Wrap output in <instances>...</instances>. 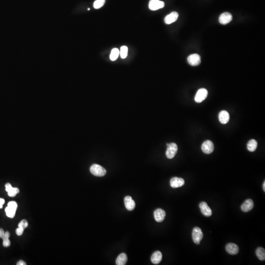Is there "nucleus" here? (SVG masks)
Masks as SVG:
<instances>
[{"instance_id": "obj_1", "label": "nucleus", "mask_w": 265, "mask_h": 265, "mask_svg": "<svg viewBox=\"0 0 265 265\" xmlns=\"http://www.w3.org/2000/svg\"><path fill=\"white\" fill-rule=\"evenodd\" d=\"M90 172L95 176L102 177L106 175L107 171L104 167L99 164H93L90 168Z\"/></svg>"}, {"instance_id": "obj_2", "label": "nucleus", "mask_w": 265, "mask_h": 265, "mask_svg": "<svg viewBox=\"0 0 265 265\" xmlns=\"http://www.w3.org/2000/svg\"><path fill=\"white\" fill-rule=\"evenodd\" d=\"M203 237L202 230L200 228L195 227L192 232V238L194 242L197 245H199Z\"/></svg>"}, {"instance_id": "obj_3", "label": "nucleus", "mask_w": 265, "mask_h": 265, "mask_svg": "<svg viewBox=\"0 0 265 265\" xmlns=\"http://www.w3.org/2000/svg\"><path fill=\"white\" fill-rule=\"evenodd\" d=\"M167 148L166 151V155L168 159L173 158L176 154L178 151V146L175 143H171L170 144H167Z\"/></svg>"}, {"instance_id": "obj_4", "label": "nucleus", "mask_w": 265, "mask_h": 265, "mask_svg": "<svg viewBox=\"0 0 265 265\" xmlns=\"http://www.w3.org/2000/svg\"><path fill=\"white\" fill-rule=\"evenodd\" d=\"M207 95L208 91L207 89H199L195 95L194 100L196 102H202L207 97Z\"/></svg>"}, {"instance_id": "obj_5", "label": "nucleus", "mask_w": 265, "mask_h": 265, "mask_svg": "<svg viewBox=\"0 0 265 265\" xmlns=\"http://www.w3.org/2000/svg\"><path fill=\"white\" fill-rule=\"evenodd\" d=\"M201 149L203 153L206 154H210L212 153L214 150V146L213 142L209 140L205 141L202 143Z\"/></svg>"}, {"instance_id": "obj_6", "label": "nucleus", "mask_w": 265, "mask_h": 265, "mask_svg": "<svg viewBox=\"0 0 265 265\" xmlns=\"http://www.w3.org/2000/svg\"><path fill=\"white\" fill-rule=\"evenodd\" d=\"M164 7V2L160 0H150L149 3V8L151 11H157Z\"/></svg>"}, {"instance_id": "obj_7", "label": "nucleus", "mask_w": 265, "mask_h": 265, "mask_svg": "<svg viewBox=\"0 0 265 265\" xmlns=\"http://www.w3.org/2000/svg\"><path fill=\"white\" fill-rule=\"evenodd\" d=\"M187 60L188 63L191 66H197L201 63L200 56L197 54L189 56Z\"/></svg>"}, {"instance_id": "obj_8", "label": "nucleus", "mask_w": 265, "mask_h": 265, "mask_svg": "<svg viewBox=\"0 0 265 265\" xmlns=\"http://www.w3.org/2000/svg\"><path fill=\"white\" fill-rule=\"evenodd\" d=\"M199 208L200 209L201 213L204 216L207 217L211 216L212 215V211L206 202H201L199 204Z\"/></svg>"}, {"instance_id": "obj_9", "label": "nucleus", "mask_w": 265, "mask_h": 265, "mask_svg": "<svg viewBox=\"0 0 265 265\" xmlns=\"http://www.w3.org/2000/svg\"><path fill=\"white\" fill-rule=\"evenodd\" d=\"M166 212L161 209H157L154 213V217L156 221L161 222L164 220L166 217Z\"/></svg>"}, {"instance_id": "obj_10", "label": "nucleus", "mask_w": 265, "mask_h": 265, "mask_svg": "<svg viewBox=\"0 0 265 265\" xmlns=\"http://www.w3.org/2000/svg\"><path fill=\"white\" fill-rule=\"evenodd\" d=\"M232 20V15L229 12H224L219 16V23L222 25H226L230 23Z\"/></svg>"}, {"instance_id": "obj_11", "label": "nucleus", "mask_w": 265, "mask_h": 265, "mask_svg": "<svg viewBox=\"0 0 265 265\" xmlns=\"http://www.w3.org/2000/svg\"><path fill=\"white\" fill-rule=\"evenodd\" d=\"M170 184L173 188L181 187L185 184V181L183 178L178 177H173L170 180Z\"/></svg>"}, {"instance_id": "obj_12", "label": "nucleus", "mask_w": 265, "mask_h": 265, "mask_svg": "<svg viewBox=\"0 0 265 265\" xmlns=\"http://www.w3.org/2000/svg\"><path fill=\"white\" fill-rule=\"evenodd\" d=\"M125 207L130 211H132L135 209L136 203L130 196H127L124 198Z\"/></svg>"}, {"instance_id": "obj_13", "label": "nucleus", "mask_w": 265, "mask_h": 265, "mask_svg": "<svg viewBox=\"0 0 265 265\" xmlns=\"http://www.w3.org/2000/svg\"><path fill=\"white\" fill-rule=\"evenodd\" d=\"M226 250L230 255H236L238 253L239 248L237 245L234 243H229L226 245Z\"/></svg>"}, {"instance_id": "obj_14", "label": "nucleus", "mask_w": 265, "mask_h": 265, "mask_svg": "<svg viewBox=\"0 0 265 265\" xmlns=\"http://www.w3.org/2000/svg\"><path fill=\"white\" fill-rule=\"evenodd\" d=\"M254 202L252 199H248L245 201L241 206V210L244 212H248L253 209Z\"/></svg>"}, {"instance_id": "obj_15", "label": "nucleus", "mask_w": 265, "mask_h": 265, "mask_svg": "<svg viewBox=\"0 0 265 265\" xmlns=\"http://www.w3.org/2000/svg\"><path fill=\"white\" fill-rule=\"evenodd\" d=\"M179 14L177 12H172L164 18V22L167 24H170L177 20Z\"/></svg>"}, {"instance_id": "obj_16", "label": "nucleus", "mask_w": 265, "mask_h": 265, "mask_svg": "<svg viewBox=\"0 0 265 265\" xmlns=\"http://www.w3.org/2000/svg\"><path fill=\"white\" fill-rule=\"evenodd\" d=\"M218 118L220 122L222 124H225L228 122L230 116L229 114L226 110H222L219 113Z\"/></svg>"}, {"instance_id": "obj_17", "label": "nucleus", "mask_w": 265, "mask_h": 265, "mask_svg": "<svg viewBox=\"0 0 265 265\" xmlns=\"http://www.w3.org/2000/svg\"><path fill=\"white\" fill-rule=\"evenodd\" d=\"M162 254L159 251H157L154 252L153 254L151 256V261L152 263L155 265H157L161 262L162 259Z\"/></svg>"}, {"instance_id": "obj_18", "label": "nucleus", "mask_w": 265, "mask_h": 265, "mask_svg": "<svg viewBox=\"0 0 265 265\" xmlns=\"http://www.w3.org/2000/svg\"><path fill=\"white\" fill-rule=\"evenodd\" d=\"M128 260V258L125 253H122L119 255L116 260V264L117 265H124Z\"/></svg>"}, {"instance_id": "obj_19", "label": "nucleus", "mask_w": 265, "mask_h": 265, "mask_svg": "<svg viewBox=\"0 0 265 265\" xmlns=\"http://www.w3.org/2000/svg\"><path fill=\"white\" fill-rule=\"evenodd\" d=\"M258 143L256 140H251L248 141L247 144V148L248 151L250 152H254L257 148Z\"/></svg>"}, {"instance_id": "obj_20", "label": "nucleus", "mask_w": 265, "mask_h": 265, "mask_svg": "<svg viewBox=\"0 0 265 265\" xmlns=\"http://www.w3.org/2000/svg\"><path fill=\"white\" fill-rule=\"evenodd\" d=\"M256 254L261 261L265 260V250L263 248L261 247L258 248L256 250Z\"/></svg>"}, {"instance_id": "obj_21", "label": "nucleus", "mask_w": 265, "mask_h": 265, "mask_svg": "<svg viewBox=\"0 0 265 265\" xmlns=\"http://www.w3.org/2000/svg\"><path fill=\"white\" fill-rule=\"evenodd\" d=\"M16 210H17V209L8 206L5 209V212L7 217L10 218H14L15 215Z\"/></svg>"}, {"instance_id": "obj_22", "label": "nucleus", "mask_w": 265, "mask_h": 265, "mask_svg": "<svg viewBox=\"0 0 265 265\" xmlns=\"http://www.w3.org/2000/svg\"><path fill=\"white\" fill-rule=\"evenodd\" d=\"M119 55V50L117 48L112 49L110 55V59L111 61H115L118 59Z\"/></svg>"}, {"instance_id": "obj_23", "label": "nucleus", "mask_w": 265, "mask_h": 265, "mask_svg": "<svg viewBox=\"0 0 265 265\" xmlns=\"http://www.w3.org/2000/svg\"><path fill=\"white\" fill-rule=\"evenodd\" d=\"M128 47L126 46H123L120 48L119 51V55L122 59H125L128 55Z\"/></svg>"}, {"instance_id": "obj_24", "label": "nucleus", "mask_w": 265, "mask_h": 265, "mask_svg": "<svg viewBox=\"0 0 265 265\" xmlns=\"http://www.w3.org/2000/svg\"><path fill=\"white\" fill-rule=\"evenodd\" d=\"M106 0H96L93 4V7L95 9L101 8L105 4Z\"/></svg>"}, {"instance_id": "obj_25", "label": "nucleus", "mask_w": 265, "mask_h": 265, "mask_svg": "<svg viewBox=\"0 0 265 265\" xmlns=\"http://www.w3.org/2000/svg\"><path fill=\"white\" fill-rule=\"evenodd\" d=\"M8 195L11 197H15L17 194L19 192V190L17 188H12L10 191H8Z\"/></svg>"}, {"instance_id": "obj_26", "label": "nucleus", "mask_w": 265, "mask_h": 265, "mask_svg": "<svg viewBox=\"0 0 265 265\" xmlns=\"http://www.w3.org/2000/svg\"><path fill=\"white\" fill-rule=\"evenodd\" d=\"M28 226V222L26 219H23L22 221H21L18 224V227L22 228L24 229L27 228Z\"/></svg>"}, {"instance_id": "obj_27", "label": "nucleus", "mask_w": 265, "mask_h": 265, "mask_svg": "<svg viewBox=\"0 0 265 265\" xmlns=\"http://www.w3.org/2000/svg\"><path fill=\"white\" fill-rule=\"evenodd\" d=\"M3 245L5 248L8 247L11 245V241H10L9 239H3Z\"/></svg>"}, {"instance_id": "obj_28", "label": "nucleus", "mask_w": 265, "mask_h": 265, "mask_svg": "<svg viewBox=\"0 0 265 265\" xmlns=\"http://www.w3.org/2000/svg\"><path fill=\"white\" fill-rule=\"evenodd\" d=\"M24 229L22 228L18 227L17 229H16V233L18 236H21L23 234V232H24Z\"/></svg>"}, {"instance_id": "obj_29", "label": "nucleus", "mask_w": 265, "mask_h": 265, "mask_svg": "<svg viewBox=\"0 0 265 265\" xmlns=\"http://www.w3.org/2000/svg\"><path fill=\"white\" fill-rule=\"evenodd\" d=\"M5 191H6L7 192H8V191H10V190L13 188L10 183H7V184H6L5 185Z\"/></svg>"}, {"instance_id": "obj_30", "label": "nucleus", "mask_w": 265, "mask_h": 265, "mask_svg": "<svg viewBox=\"0 0 265 265\" xmlns=\"http://www.w3.org/2000/svg\"><path fill=\"white\" fill-rule=\"evenodd\" d=\"M10 237V233L9 232L7 231L5 232L4 235L3 236L2 239H9Z\"/></svg>"}, {"instance_id": "obj_31", "label": "nucleus", "mask_w": 265, "mask_h": 265, "mask_svg": "<svg viewBox=\"0 0 265 265\" xmlns=\"http://www.w3.org/2000/svg\"><path fill=\"white\" fill-rule=\"evenodd\" d=\"M5 202V201L4 199H3V198H0V209H2L3 208V204H4Z\"/></svg>"}, {"instance_id": "obj_32", "label": "nucleus", "mask_w": 265, "mask_h": 265, "mask_svg": "<svg viewBox=\"0 0 265 265\" xmlns=\"http://www.w3.org/2000/svg\"><path fill=\"white\" fill-rule=\"evenodd\" d=\"M5 231L3 229L0 228V238H3V236L4 235Z\"/></svg>"}, {"instance_id": "obj_33", "label": "nucleus", "mask_w": 265, "mask_h": 265, "mask_svg": "<svg viewBox=\"0 0 265 265\" xmlns=\"http://www.w3.org/2000/svg\"><path fill=\"white\" fill-rule=\"evenodd\" d=\"M17 265H26V263L24 261H22V260H20V261H19V262L17 263Z\"/></svg>"}, {"instance_id": "obj_34", "label": "nucleus", "mask_w": 265, "mask_h": 265, "mask_svg": "<svg viewBox=\"0 0 265 265\" xmlns=\"http://www.w3.org/2000/svg\"><path fill=\"white\" fill-rule=\"evenodd\" d=\"M263 188L264 191H265V181H264L263 185Z\"/></svg>"}]
</instances>
